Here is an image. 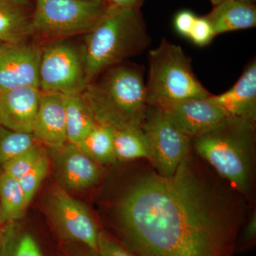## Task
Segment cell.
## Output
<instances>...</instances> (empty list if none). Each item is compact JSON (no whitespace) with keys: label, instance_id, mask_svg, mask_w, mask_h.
<instances>
[{"label":"cell","instance_id":"cell-35","mask_svg":"<svg viewBox=\"0 0 256 256\" xmlns=\"http://www.w3.org/2000/svg\"><path fill=\"white\" fill-rule=\"evenodd\" d=\"M2 210H1V206H0V224L2 223Z\"/></svg>","mask_w":256,"mask_h":256},{"label":"cell","instance_id":"cell-25","mask_svg":"<svg viewBox=\"0 0 256 256\" xmlns=\"http://www.w3.org/2000/svg\"><path fill=\"white\" fill-rule=\"evenodd\" d=\"M3 256H44L36 240L30 234H24L11 247L3 244Z\"/></svg>","mask_w":256,"mask_h":256},{"label":"cell","instance_id":"cell-8","mask_svg":"<svg viewBox=\"0 0 256 256\" xmlns=\"http://www.w3.org/2000/svg\"><path fill=\"white\" fill-rule=\"evenodd\" d=\"M150 148V162L158 174L172 176L192 151V139L178 131L160 108L148 106L142 124Z\"/></svg>","mask_w":256,"mask_h":256},{"label":"cell","instance_id":"cell-28","mask_svg":"<svg viewBox=\"0 0 256 256\" xmlns=\"http://www.w3.org/2000/svg\"><path fill=\"white\" fill-rule=\"evenodd\" d=\"M256 238V212L249 220L245 228L244 229L240 238H237L236 242V252H242L254 246Z\"/></svg>","mask_w":256,"mask_h":256},{"label":"cell","instance_id":"cell-29","mask_svg":"<svg viewBox=\"0 0 256 256\" xmlns=\"http://www.w3.org/2000/svg\"><path fill=\"white\" fill-rule=\"evenodd\" d=\"M197 16L190 10L178 12L174 18V28L178 34L188 38Z\"/></svg>","mask_w":256,"mask_h":256},{"label":"cell","instance_id":"cell-37","mask_svg":"<svg viewBox=\"0 0 256 256\" xmlns=\"http://www.w3.org/2000/svg\"><path fill=\"white\" fill-rule=\"evenodd\" d=\"M98 256L97 252H94V256Z\"/></svg>","mask_w":256,"mask_h":256},{"label":"cell","instance_id":"cell-17","mask_svg":"<svg viewBox=\"0 0 256 256\" xmlns=\"http://www.w3.org/2000/svg\"><path fill=\"white\" fill-rule=\"evenodd\" d=\"M32 14L30 8L11 0H0V42L23 43L32 35Z\"/></svg>","mask_w":256,"mask_h":256},{"label":"cell","instance_id":"cell-13","mask_svg":"<svg viewBox=\"0 0 256 256\" xmlns=\"http://www.w3.org/2000/svg\"><path fill=\"white\" fill-rule=\"evenodd\" d=\"M32 134L35 141L53 150L68 142L64 95L42 92Z\"/></svg>","mask_w":256,"mask_h":256},{"label":"cell","instance_id":"cell-38","mask_svg":"<svg viewBox=\"0 0 256 256\" xmlns=\"http://www.w3.org/2000/svg\"><path fill=\"white\" fill-rule=\"evenodd\" d=\"M94 1H102V0H94Z\"/></svg>","mask_w":256,"mask_h":256},{"label":"cell","instance_id":"cell-24","mask_svg":"<svg viewBox=\"0 0 256 256\" xmlns=\"http://www.w3.org/2000/svg\"><path fill=\"white\" fill-rule=\"evenodd\" d=\"M44 153L36 144L20 153L3 166L2 172L12 178L20 180L34 166Z\"/></svg>","mask_w":256,"mask_h":256},{"label":"cell","instance_id":"cell-22","mask_svg":"<svg viewBox=\"0 0 256 256\" xmlns=\"http://www.w3.org/2000/svg\"><path fill=\"white\" fill-rule=\"evenodd\" d=\"M32 134L15 132L0 126V174L3 166L36 144Z\"/></svg>","mask_w":256,"mask_h":256},{"label":"cell","instance_id":"cell-19","mask_svg":"<svg viewBox=\"0 0 256 256\" xmlns=\"http://www.w3.org/2000/svg\"><path fill=\"white\" fill-rule=\"evenodd\" d=\"M114 150L116 160L120 161L150 160V148L142 127L114 129Z\"/></svg>","mask_w":256,"mask_h":256},{"label":"cell","instance_id":"cell-23","mask_svg":"<svg viewBox=\"0 0 256 256\" xmlns=\"http://www.w3.org/2000/svg\"><path fill=\"white\" fill-rule=\"evenodd\" d=\"M50 162L47 156L44 154L34 166L22 178L18 180L28 205L38 192L44 180L46 178Z\"/></svg>","mask_w":256,"mask_h":256},{"label":"cell","instance_id":"cell-3","mask_svg":"<svg viewBox=\"0 0 256 256\" xmlns=\"http://www.w3.org/2000/svg\"><path fill=\"white\" fill-rule=\"evenodd\" d=\"M150 43L140 10L109 6L95 28L86 34L82 58L87 85L107 69L142 53Z\"/></svg>","mask_w":256,"mask_h":256},{"label":"cell","instance_id":"cell-20","mask_svg":"<svg viewBox=\"0 0 256 256\" xmlns=\"http://www.w3.org/2000/svg\"><path fill=\"white\" fill-rule=\"evenodd\" d=\"M114 128L97 124L77 146L99 164L116 161L114 150Z\"/></svg>","mask_w":256,"mask_h":256},{"label":"cell","instance_id":"cell-7","mask_svg":"<svg viewBox=\"0 0 256 256\" xmlns=\"http://www.w3.org/2000/svg\"><path fill=\"white\" fill-rule=\"evenodd\" d=\"M84 60L67 42H50L42 48L40 88L62 95L80 94L86 87Z\"/></svg>","mask_w":256,"mask_h":256},{"label":"cell","instance_id":"cell-12","mask_svg":"<svg viewBox=\"0 0 256 256\" xmlns=\"http://www.w3.org/2000/svg\"><path fill=\"white\" fill-rule=\"evenodd\" d=\"M41 92L36 86L0 92V126L15 132L32 134Z\"/></svg>","mask_w":256,"mask_h":256},{"label":"cell","instance_id":"cell-26","mask_svg":"<svg viewBox=\"0 0 256 256\" xmlns=\"http://www.w3.org/2000/svg\"><path fill=\"white\" fill-rule=\"evenodd\" d=\"M97 254L98 256H137L104 232L99 233Z\"/></svg>","mask_w":256,"mask_h":256},{"label":"cell","instance_id":"cell-5","mask_svg":"<svg viewBox=\"0 0 256 256\" xmlns=\"http://www.w3.org/2000/svg\"><path fill=\"white\" fill-rule=\"evenodd\" d=\"M212 94L198 80L191 58L178 45L164 40L149 52V76L146 85L148 106H161Z\"/></svg>","mask_w":256,"mask_h":256},{"label":"cell","instance_id":"cell-31","mask_svg":"<svg viewBox=\"0 0 256 256\" xmlns=\"http://www.w3.org/2000/svg\"><path fill=\"white\" fill-rule=\"evenodd\" d=\"M11 1L14 2L22 5V6H26L28 8H30L31 6V2H30V0H11Z\"/></svg>","mask_w":256,"mask_h":256},{"label":"cell","instance_id":"cell-30","mask_svg":"<svg viewBox=\"0 0 256 256\" xmlns=\"http://www.w3.org/2000/svg\"><path fill=\"white\" fill-rule=\"evenodd\" d=\"M110 6L119 8L140 9L146 0H104Z\"/></svg>","mask_w":256,"mask_h":256},{"label":"cell","instance_id":"cell-11","mask_svg":"<svg viewBox=\"0 0 256 256\" xmlns=\"http://www.w3.org/2000/svg\"><path fill=\"white\" fill-rule=\"evenodd\" d=\"M158 108L178 131L191 139L206 132L226 117L210 96Z\"/></svg>","mask_w":256,"mask_h":256},{"label":"cell","instance_id":"cell-18","mask_svg":"<svg viewBox=\"0 0 256 256\" xmlns=\"http://www.w3.org/2000/svg\"><path fill=\"white\" fill-rule=\"evenodd\" d=\"M67 142L77 146L98 122L80 94L64 96Z\"/></svg>","mask_w":256,"mask_h":256},{"label":"cell","instance_id":"cell-6","mask_svg":"<svg viewBox=\"0 0 256 256\" xmlns=\"http://www.w3.org/2000/svg\"><path fill=\"white\" fill-rule=\"evenodd\" d=\"M108 8L104 0H35L32 35L57 40L86 34L104 18Z\"/></svg>","mask_w":256,"mask_h":256},{"label":"cell","instance_id":"cell-4","mask_svg":"<svg viewBox=\"0 0 256 256\" xmlns=\"http://www.w3.org/2000/svg\"><path fill=\"white\" fill-rule=\"evenodd\" d=\"M98 76L80 94L96 122L114 129L141 127L148 106L142 69L120 64Z\"/></svg>","mask_w":256,"mask_h":256},{"label":"cell","instance_id":"cell-15","mask_svg":"<svg viewBox=\"0 0 256 256\" xmlns=\"http://www.w3.org/2000/svg\"><path fill=\"white\" fill-rule=\"evenodd\" d=\"M210 99L226 117L256 120V62L246 67L236 82L227 92Z\"/></svg>","mask_w":256,"mask_h":256},{"label":"cell","instance_id":"cell-1","mask_svg":"<svg viewBox=\"0 0 256 256\" xmlns=\"http://www.w3.org/2000/svg\"><path fill=\"white\" fill-rule=\"evenodd\" d=\"M192 151L170 176L144 170L114 205L120 236L137 256H233L242 202Z\"/></svg>","mask_w":256,"mask_h":256},{"label":"cell","instance_id":"cell-14","mask_svg":"<svg viewBox=\"0 0 256 256\" xmlns=\"http://www.w3.org/2000/svg\"><path fill=\"white\" fill-rule=\"evenodd\" d=\"M57 173L64 190L82 191L98 183L101 176L99 164L75 144L66 143L58 150Z\"/></svg>","mask_w":256,"mask_h":256},{"label":"cell","instance_id":"cell-16","mask_svg":"<svg viewBox=\"0 0 256 256\" xmlns=\"http://www.w3.org/2000/svg\"><path fill=\"white\" fill-rule=\"evenodd\" d=\"M215 36L226 32L256 28L255 4L240 0H225L205 15Z\"/></svg>","mask_w":256,"mask_h":256},{"label":"cell","instance_id":"cell-21","mask_svg":"<svg viewBox=\"0 0 256 256\" xmlns=\"http://www.w3.org/2000/svg\"><path fill=\"white\" fill-rule=\"evenodd\" d=\"M28 206L18 180L2 172L0 174V206L3 222L21 218Z\"/></svg>","mask_w":256,"mask_h":256},{"label":"cell","instance_id":"cell-10","mask_svg":"<svg viewBox=\"0 0 256 256\" xmlns=\"http://www.w3.org/2000/svg\"><path fill=\"white\" fill-rule=\"evenodd\" d=\"M42 47L26 42L4 44L0 50V92L16 88H40Z\"/></svg>","mask_w":256,"mask_h":256},{"label":"cell","instance_id":"cell-34","mask_svg":"<svg viewBox=\"0 0 256 256\" xmlns=\"http://www.w3.org/2000/svg\"><path fill=\"white\" fill-rule=\"evenodd\" d=\"M240 1L244 2L248 4H255L256 0H240Z\"/></svg>","mask_w":256,"mask_h":256},{"label":"cell","instance_id":"cell-9","mask_svg":"<svg viewBox=\"0 0 256 256\" xmlns=\"http://www.w3.org/2000/svg\"><path fill=\"white\" fill-rule=\"evenodd\" d=\"M50 210L64 238L80 242L97 252L100 232L85 205L70 196L63 188H58L50 194Z\"/></svg>","mask_w":256,"mask_h":256},{"label":"cell","instance_id":"cell-32","mask_svg":"<svg viewBox=\"0 0 256 256\" xmlns=\"http://www.w3.org/2000/svg\"><path fill=\"white\" fill-rule=\"evenodd\" d=\"M4 230L2 228H0V252H1L3 242H4Z\"/></svg>","mask_w":256,"mask_h":256},{"label":"cell","instance_id":"cell-36","mask_svg":"<svg viewBox=\"0 0 256 256\" xmlns=\"http://www.w3.org/2000/svg\"><path fill=\"white\" fill-rule=\"evenodd\" d=\"M3 46H4V44H3L2 43H1V42H0V50H2V48H3Z\"/></svg>","mask_w":256,"mask_h":256},{"label":"cell","instance_id":"cell-2","mask_svg":"<svg viewBox=\"0 0 256 256\" xmlns=\"http://www.w3.org/2000/svg\"><path fill=\"white\" fill-rule=\"evenodd\" d=\"M256 142V122L226 117L192 138V148L230 188L245 196L252 190Z\"/></svg>","mask_w":256,"mask_h":256},{"label":"cell","instance_id":"cell-33","mask_svg":"<svg viewBox=\"0 0 256 256\" xmlns=\"http://www.w3.org/2000/svg\"><path fill=\"white\" fill-rule=\"evenodd\" d=\"M224 1H225V0H210V2L213 4L214 6L220 4V3L223 2Z\"/></svg>","mask_w":256,"mask_h":256},{"label":"cell","instance_id":"cell-27","mask_svg":"<svg viewBox=\"0 0 256 256\" xmlns=\"http://www.w3.org/2000/svg\"><path fill=\"white\" fill-rule=\"evenodd\" d=\"M215 35L208 20L204 16H197L188 38L195 45L206 46L213 41Z\"/></svg>","mask_w":256,"mask_h":256}]
</instances>
